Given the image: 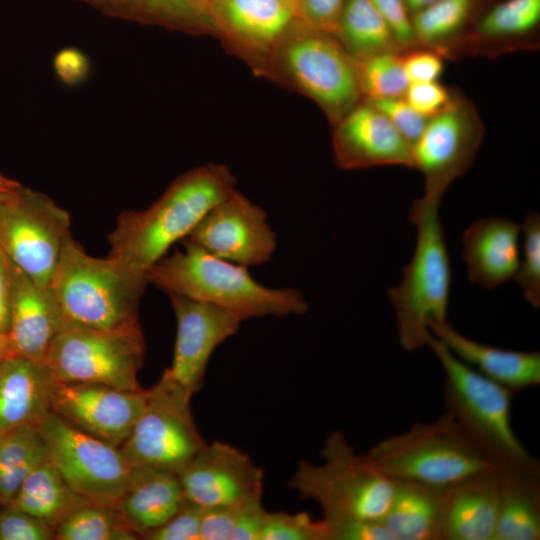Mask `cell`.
Segmentation results:
<instances>
[{
  "instance_id": "cell-49",
  "label": "cell",
  "mask_w": 540,
  "mask_h": 540,
  "mask_svg": "<svg viewBox=\"0 0 540 540\" xmlns=\"http://www.w3.org/2000/svg\"><path fill=\"white\" fill-rule=\"evenodd\" d=\"M10 317V276L8 258L0 247V333L8 334Z\"/></svg>"
},
{
  "instance_id": "cell-13",
  "label": "cell",
  "mask_w": 540,
  "mask_h": 540,
  "mask_svg": "<svg viewBox=\"0 0 540 540\" xmlns=\"http://www.w3.org/2000/svg\"><path fill=\"white\" fill-rule=\"evenodd\" d=\"M483 135L473 103L455 92L448 107L428 119L411 146L413 168L424 177L423 196L441 201L450 184L472 165Z\"/></svg>"
},
{
  "instance_id": "cell-50",
  "label": "cell",
  "mask_w": 540,
  "mask_h": 540,
  "mask_svg": "<svg viewBox=\"0 0 540 540\" xmlns=\"http://www.w3.org/2000/svg\"><path fill=\"white\" fill-rule=\"evenodd\" d=\"M22 185L0 173V203L15 195Z\"/></svg>"
},
{
  "instance_id": "cell-33",
  "label": "cell",
  "mask_w": 540,
  "mask_h": 540,
  "mask_svg": "<svg viewBox=\"0 0 540 540\" xmlns=\"http://www.w3.org/2000/svg\"><path fill=\"white\" fill-rule=\"evenodd\" d=\"M108 14L177 28L209 27L204 9L193 0H81Z\"/></svg>"
},
{
  "instance_id": "cell-40",
  "label": "cell",
  "mask_w": 540,
  "mask_h": 540,
  "mask_svg": "<svg viewBox=\"0 0 540 540\" xmlns=\"http://www.w3.org/2000/svg\"><path fill=\"white\" fill-rule=\"evenodd\" d=\"M376 107L412 146L428 119L414 110L404 97L364 100Z\"/></svg>"
},
{
  "instance_id": "cell-51",
  "label": "cell",
  "mask_w": 540,
  "mask_h": 540,
  "mask_svg": "<svg viewBox=\"0 0 540 540\" xmlns=\"http://www.w3.org/2000/svg\"><path fill=\"white\" fill-rule=\"evenodd\" d=\"M410 15L433 4L437 0H403Z\"/></svg>"
},
{
  "instance_id": "cell-15",
  "label": "cell",
  "mask_w": 540,
  "mask_h": 540,
  "mask_svg": "<svg viewBox=\"0 0 540 540\" xmlns=\"http://www.w3.org/2000/svg\"><path fill=\"white\" fill-rule=\"evenodd\" d=\"M184 240L247 268L268 263L277 248L266 211L237 189L212 207Z\"/></svg>"
},
{
  "instance_id": "cell-23",
  "label": "cell",
  "mask_w": 540,
  "mask_h": 540,
  "mask_svg": "<svg viewBox=\"0 0 540 540\" xmlns=\"http://www.w3.org/2000/svg\"><path fill=\"white\" fill-rule=\"evenodd\" d=\"M451 488L394 480L391 502L380 520L391 540H443Z\"/></svg>"
},
{
  "instance_id": "cell-17",
  "label": "cell",
  "mask_w": 540,
  "mask_h": 540,
  "mask_svg": "<svg viewBox=\"0 0 540 540\" xmlns=\"http://www.w3.org/2000/svg\"><path fill=\"white\" fill-rule=\"evenodd\" d=\"M185 499L202 509L262 500L264 472L242 450L206 443L178 475Z\"/></svg>"
},
{
  "instance_id": "cell-39",
  "label": "cell",
  "mask_w": 540,
  "mask_h": 540,
  "mask_svg": "<svg viewBox=\"0 0 540 540\" xmlns=\"http://www.w3.org/2000/svg\"><path fill=\"white\" fill-rule=\"evenodd\" d=\"M328 540H391L378 520L346 515L323 514Z\"/></svg>"
},
{
  "instance_id": "cell-11",
  "label": "cell",
  "mask_w": 540,
  "mask_h": 540,
  "mask_svg": "<svg viewBox=\"0 0 540 540\" xmlns=\"http://www.w3.org/2000/svg\"><path fill=\"white\" fill-rule=\"evenodd\" d=\"M70 224L51 198L22 186L0 203V247L33 281L49 286Z\"/></svg>"
},
{
  "instance_id": "cell-31",
  "label": "cell",
  "mask_w": 540,
  "mask_h": 540,
  "mask_svg": "<svg viewBox=\"0 0 540 540\" xmlns=\"http://www.w3.org/2000/svg\"><path fill=\"white\" fill-rule=\"evenodd\" d=\"M48 458L37 425H24L0 434V502L9 505L23 481Z\"/></svg>"
},
{
  "instance_id": "cell-19",
  "label": "cell",
  "mask_w": 540,
  "mask_h": 540,
  "mask_svg": "<svg viewBox=\"0 0 540 540\" xmlns=\"http://www.w3.org/2000/svg\"><path fill=\"white\" fill-rule=\"evenodd\" d=\"M332 145L335 162L344 170L386 165L413 168L410 143L364 100L334 125Z\"/></svg>"
},
{
  "instance_id": "cell-45",
  "label": "cell",
  "mask_w": 540,
  "mask_h": 540,
  "mask_svg": "<svg viewBox=\"0 0 540 540\" xmlns=\"http://www.w3.org/2000/svg\"><path fill=\"white\" fill-rule=\"evenodd\" d=\"M346 0H300L302 21L317 30L334 35Z\"/></svg>"
},
{
  "instance_id": "cell-53",
  "label": "cell",
  "mask_w": 540,
  "mask_h": 540,
  "mask_svg": "<svg viewBox=\"0 0 540 540\" xmlns=\"http://www.w3.org/2000/svg\"><path fill=\"white\" fill-rule=\"evenodd\" d=\"M295 11L297 17L302 21L301 18V2L300 0H285ZM303 22V21H302Z\"/></svg>"
},
{
  "instance_id": "cell-27",
  "label": "cell",
  "mask_w": 540,
  "mask_h": 540,
  "mask_svg": "<svg viewBox=\"0 0 540 540\" xmlns=\"http://www.w3.org/2000/svg\"><path fill=\"white\" fill-rule=\"evenodd\" d=\"M501 469L472 475L451 488L443 540H493Z\"/></svg>"
},
{
  "instance_id": "cell-35",
  "label": "cell",
  "mask_w": 540,
  "mask_h": 540,
  "mask_svg": "<svg viewBox=\"0 0 540 540\" xmlns=\"http://www.w3.org/2000/svg\"><path fill=\"white\" fill-rule=\"evenodd\" d=\"M401 53L378 54L356 61L363 100L404 97L410 83Z\"/></svg>"
},
{
  "instance_id": "cell-2",
  "label": "cell",
  "mask_w": 540,
  "mask_h": 540,
  "mask_svg": "<svg viewBox=\"0 0 540 540\" xmlns=\"http://www.w3.org/2000/svg\"><path fill=\"white\" fill-rule=\"evenodd\" d=\"M184 249L167 254L147 271V280L168 295H181L251 318L303 315L308 303L293 287L270 288L257 282L248 268L220 259L182 240Z\"/></svg>"
},
{
  "instance_id": "cell-4",
  "label": "cell",
  "mask_w": 540,
  "mask_h": 540,
  "mask_svg": "<svg viewBox=\"0 0 540 540\" xmlns=\"http://www.w3.org/2000/svg\"><path fill=\"white\" fill-rule=\"evenodd\" d=\"M440 202L422 196L409 208L417 233L415 250L401 283L388 292L399 343L407 351L427 346L430 324L447 322L451 265L438 215Z\"/></svg>"
},
{
  "instance_id": "cell-37",
  "label": "cell",
  "mask_w": 540,
  "mask_h": 540,
  "mask_svg": "<svg viewBox=\"0 0 540 540\" xmlns=\"http://www.w3.org/2000/svg\"><path fill=\"white\" fill-rule=\"evenodd\" d=\"M259 540H328L324 522L307 512H266Z\"/></svg>"
},
{
  "instance_id": "cell-25",
  "label": "cell",
  "mask_w": 540,
  "mask_h": 540,
  "mask_svg": "<svg viewBox=\"0 0 540 540\" xmlns=\"http://www.w3.org/2000/svg\"><path fill=\"white\" fill-rule=\"evenodd\" d=\"M540 23V0H504L493 6L447 52L453 57L464 52L498 54L528 48ZM534 45V44H533Z\"/></svg>"
},
{
  "instance_id": "cell-12",
  "label": "cell",
  "mask_w": 540,
  "mask_h": 540,
  "mask_svg": "<svg viewBox=\"0 0 540 540\" xmlns=\"http://www.w3.org/2000/svg\"><path fill=\"white\" fill-rule=\"evenodd\" d=\"M145 410L120 450L133 467H152L179 475L206 442L190 402L158 382L148 389Z\"/></svg>"
},
{
  "instance_id": "cell-55",
  "label": "cell",
  "mask_w": 540,
  "mask_h": 540,
  "mask_svg": "<svg viewBox=\"0 0 540 540\" xmlns=\"http://www.w3.org/2000/svg\"><path fill=\"white\" fill-rule=\"evenodd\" d=\"M1 506H2V505H1V502H0V508H1Z\"/></svg>"
},
{
  "instance_id": "cell-10",
  "label": "cell",
  "mask_w": 540,
  "mask_h": 540,
  "mask_svg": "<svg viewBox=\"0 0 540 540\" xmlns=\"http://www.w3.org/2000/svg\"><path fill=\"white\" fill-rule=\"evenodd\" d=\"M48 457L66 483L98 503L114 504L126 491L133 466L114 447L49 412L36 424Z\"/></svg>"
},
{
  "instance_id": "cell-24",
  "label": "cell",
  "mask_w": 540,
  "mask_h": 540,
  "mask_svg": "<svg viewBox=\"0 0 540 540\" xmlns=\"http://www.w3.org/2000/svg\"><path fill=\"white\" fill-rule=\"evenodd\" d=\"M54 380L43 361L10 355L0 363V434L36 425L51 411Z\"/></svg>"
},
{
  "instance_id": "cell-18",
  "label": "cell",
  "mask_w": 540,
  "mask_h": 540,
  "mask_svg": "<svg viewBox=\"0 0 540 540\" xmlns=\"http://www.w3.org/2000/svg\"><path fill=\"white\" fill-rule=\"evenodd\" d=\"M206 11L229 47L262 73L294 19L300 20L285 0H208Z\"/></svg>"
},
{
  "instance_id": "cell-29",
  "label": "cell",
  "mask_w": 540,
  "mask_h": 540,
  "mask_svg": "<svg viewBox=\"0 0 540 540\" xmlns=\"http://www.w3.org/2000/svg\"><path fill=\"white\" fill-rule=\"evenodd\" d=\"M94 501L73 490L49 457L38 464L9 505L55 528L73 511Z\"/></svg>"
},
{
  "instance_id": "cell-54",
  "label": "cell",
  "mask_w": 540,
  "mask_h": 540,
  "mask_svg": "<svg viewBox=\"0 0 540 540\" xmlns=\"http://www.w3.org/2000/svg\"><path fill=\"white\" fill-rule=\"evenodd\" d=\"M193 1L196 2L197 4H199L200 6H202L206 10V4H207L208 0H193Z\"/></svg>"
},
{
  "instance_id": "cell-9",
  "label": "cell",
  "mask_w": 540,
  "mask_h": 540,
  "mask_svg": "<svg viewBox=\"0 0 540 540\" xmlns=\"http://www.w3.org/2000/svg\"><path fill=\"white\" fill-rule=\"evenodd\" d=\"M145 340L140 323L110 330L65 328L43 362L56 383H97L140 390Z\"/></svg>"
},
{
  "instance_id": "cell-46",
  "label": "cell",
  "mask_w": 540,
  "mask_h": 540,
  "mask_svg": "<svg viewBox=\"0 0 540 540\" xmlns=\"http://www.w3.org/2000/svg\"><path fill=\"white\" fill-rule=\"evenodd\" d=\"M240 506H217L203 509L200 540H229Z\"/></svg>"
},
{
  "instance_id": "cell-38",
  "label": "cell",
  "mask_w": 540,
  "mask_h": 540,
  "mask_svg": "<svg viewBox=\"0 0 540 540\" xmlns=\"http://www.w3.org/2000/svg\"><path fill=\"white\" fill-rule=\"evenodd\" d=\"M54 529L12 505L0 508V540H54Z\"/></svg>"
},
{
  "instance_id": "cell-22",
  "label": "cell",
  "mask_w": 540,
  "mask_h": 540,
  "mask_svg": "<svg viewBox=\"0 0 540 540\" xmlns=\"http://www.w3.org/2000/svg\"><path fill=\"white\" fill-rule=\"evenodd\" d=\"M429 330L459 360L513 394L540 384V353L489 346L456 331L447 322Z\"/></svg>"
},
{
  "instance_id": "cell-47",
  "label": "cell",
  "mask_w": 540,
  "mask_h": 540,
  "mask_svg": "<svg viewBox=\"0 0 540 540\" xmlns=\"http://www.w3.org/2000/svg\"><path fill=\"white\" fill-rule=\"evenodd\" d=\"M266 512L262 500L241 505L229 540H259Z\"/></svg>"
},
{
  "instance_id": "cell-48",
  "label": "cell",
  "mask_w": 540,
  "mask_h": 540,
  "mask_svg": "<svg viewBox=\"0 0 540 540\" xmlns=\"http://www.w3.org/2000/svg\"><path fill=\"white\" fill-rule=\"evenodd\" d=\"M54 65L57 75L68 85L81 82L88 72L87 59L77 49L69 48L60 51L55 58Z\"/></svg>"
},
{
  "instance_id": "cell-21",
  "label": "cell",
  "mask_w": 540,
  "mask_h": 540,
  "mask_svg": "<svg viewBox=\"0 0 540 540\" xmlns=\"http://www.w3.org/2000/svg\"><path fill=\"white\" fill-rule=\"evenodd\" d=\"M521 225L507 217H486L463 234V259L473 283L490 290L514 277L520 261Z\"/></svg>"
},
{
  "instance_id": "cell-20",
  "label": "cell",
  "mask_w": 540,
  "mask_h": 540,
  "mask_svg": "<svg viewBox=\"0 0 540 540\" xmlns=\"http://www.w3.org/2000/svg\"><path fill=\"white\" fill-rule=\"evenodd\" d=\"M8 263L12 355L43 361L54 338L66 328L62 312L50 285H39L9 258Z\"/></svg>"
},
{
  "instance_id": "cell-43",
  "label": "cell",
  "mask_w": 540,
  "mask_h": 540,
  "mask_svg": "<svg viewBox=\"0 0 540 540\" xmlns=\"http://www.w3.org/2000/svg\"><path fill=\"white\" fill-rule=\"evenodd\" d=\"M401 54L410 84L437 81L444 70L443 57L430 48L417 46Z\"/></svg>"
},
{
  "instance_id": "cell-52",
  "label": "cell",
  "mask_w": 540,
  "mask_h": 540,
  "mask_svg": "<svg viewBox=\"0 0 540 540\" xmlns=\"http://www.w3.org/2000/svg\"><path fill=\"white\" fill-rule=\"evenodd\" d=\"M10 355L12 351L8 334L0 333V363Z\"/></svg>"
},
{
  "instance_id": "cell-6",
  "label": "cell",
  "mask_w": 540,
  "mask_h": 540,
  "mask_svg": "<svg viewBox=\"0 0 540 540\" xmlns=\"http://www.w3.org/2000/svg\"><path fill=\"white\" fill-rule=\"evenodd\" d=\"M367 454L393 480L435 486H453L498 468L447 411L435 421L416 422L407 431L380 440Z\"/></svg>"
},
{
  "instance_id": "cell-42",
  "label": "cell",
  "mask_w": 540,
  "mask_h": 540,
  "mask_svg": "<svg viewBox=\"0 0 540 540\" xmlns=\"http://www.w3.org/2000/svg\"><path fill=\"white\" fill-rule=\"evenodd\" d=\"M455 91L437 81L409 84L404 98L419 114L429 119L445 110Z\"/></svg>"
},
{
  "instance_id": "cell-30",
  "label": "cell",
  "mask_w": 540,
  "mask_h": 540,
  "mask_svg": "<svg viewBox=\"0 0 540 540\" xmlns=\"http://www.w3.org/2000/svg\"><path fill=\"white\" fill-rule=\"evenodd\" d=\"M334 36L356 61L402 52L390 27L369 0L345 1Z\"/></svg>"
},
{
  "instance_id": "cell-44",
  "label": "cell",
  "mask_w": 540,
  "mask_h": 540,
  "mask_svg": "<svg viewBox=\"0 0 540 540\" xmlns=\"http://www.w3.org/2000/svg\"><path fill=\"white\" fill-rule=\"evenodd\" d=\"M390 27L401 51L416 46L411 15L403 0H369Z\"/></svg>"
},
{
  "instance_id": "cell-5",
  "label": "cell",
  "mask_w": 540,
  "mask_h": 540,
  "mask_svg": "<svg viewBox=\"0 0 540 540\" xmlns=\"http://www.w3.org/2000/svg\"><path fill=\"white\" fill-rule=\"evenodd\" d=\"M431 348L445 373V403L465 434L501 470L540 467L512 428L513 393L455 357L430 334Z\"/></svg>"
},
{
  "instance_id": "cell-16",
  "label": "cell",
  "mask_w": 540,
  "mask_h": 540,
  "mask_svg": "<svg viewBox=\"0 0 540 540\" xmlns=\"http://www.w3.org/2000/svg\"><path fill=\"white\" fill-rule=\"evenodd\" d=\"M148 389L122 390L97 383H56L51 412L76 428L120 448L146 408Z\"/></svg>"
},
{
  "instance_id": "cell-14",
  "label": "cell",
  "mask_w": 540,
  "mask_h": 540,
  "mask_svg": "<svg viewBox=\"0 0 540 540\" xmlns=\"http://www.w3.org/2000/svg\"><path fill=\"white\" fill-rule=\"evenodd\" d=\"M177 329L170 367L158 383L191 401L203 386L215 349L233 336L244 319L237 313L205 301L169 295Z\"/></svg>"
},
{
  "instance_id": "cell-1",
  "label": "cell",
  "mask_w": 540,
  "mask_h": 540,
  "mask_svg": "<svg viewBox=\"0 0 540 540\" xmlns=\"http://www.w3.org/2000/svg\"><path fill=\"white\" fill-rule=\"evenodd\" d=\"M235 189L236 178L224 164L208 163L179 175L149 207L118 216L108 235V256L147 274Z\"/></svg>"
},
{
  "instance_id": "cell-26",
  "label": "cell",
  "mask_w": 540,
  "mask_h": 540,
  "mask_svg": "<svg viewBox=\"0 0 540 540\" xmlns=\"http://www.w3.org/2000/svg\"><path fill=\"white\" fill-rule=\"evenodd\" d=\"M185 501L178 475L152 467H133L130 483L114 505L126 524L144 539Z\"/></svg>"
},
{
  "instance_id": "cell-8",
  "label": "cell",
  "mask_w": 540,
  "mask_h": 540,
  "mask_svg": "<svg viewBox=\"0 0 540 540\" xmlns=\"http://www.w3.org/2000/svg\"><path fill=\"white\" fill-rule=\"evenodd\" d=\"M323 463L302 460L288 481L303 499L315 501L323 514L380 521L391 502L394 480L340 431L331 433L320 451Z\"/></svg>"
},
{
  "instance_id": "cell-41",
  "label": "cell",
  "mask_w": 540,
  "mask_h": 540,
  "mask_svg": "<svg viewBox=\"0 0 540 540\" xmlns=\"http://www.w3.org/2000/svg\"><path fill=\"white\" fill-rule=\"evenodd\" d=\"M202 508L185 501L180 509L155 530L148 533V540H200Z\"/></svg>"
},
{
  "instance_id": "cell-36",
  "label": "cell",
  "mask_w": 540,
  "mask_h": 540,
  "mask_svg": "<svg viewBox=\"0 0 540 540\" xmlns=\"http://www.w3.org/2000/svg\"><path fill=\"white\" fill-rule=\"evenodd\" d=\"M522 259L514 278L523 290L524 297L534 307L540 305V216L529 212L522 225Z\"/></svg>"
},
{
  "instance_id": "cell-32",
  "label": "cell",
  "mask_w": 540,
  "mask_h": 540,
  "mask_svg": "<svg viewBox=\"0 0 540 540\" xmlns=\"http://www.w3.org/2000/svg\"><path fill=\"white\" fill-rule=\"evenodd\" d=\"M477 0H437L411 14L416 46L430 48L442 57L464 35Z\"/></svg>"
},
{
  "instance_id": "cell-3",
  "label": "cell",
  "mask_w": 540,
  "mask_h": 540,
  "mask_svg": "<svg viewBox=\"0 0 540 540\" xmlns=\"http://www.w3.org/2000/svg\"><path fill=\"white\" fill-rule=\"evenodd\" d=\"M147 275L112 258L89 255L70 234L50 287L66 328L110 330L138 324Z\"/></svg>"
},
{
  "instance_id": "cell-34",
  "label": "cell",
  "mask_w": 540,
  "mask_h": 540,
  "mask_svg": "<svg viewBox=\"0 0 540 540\" xmlns=\"http://www.w3.org/2000/svg\"><path fill=\"white\" fill-rule=\"evenodd\" d=\"M56 540H135L141 537L114 504L91 502L68 515L56 528Z\"/></svg>"
},
{
  "instance_id": "cell-7",
  "label": "cell",
  "mask_w": 540,
  "mask_h": 540,
  "mask_svg": "<svg viewBox=\"0 0 540 540\" xmlns=\"http://www.w3.org/2000/svg\"><path fill=\"white\" fill-rule=\"evenodd\" d=\"M299 28L275 48L263 74L316 102L335 125L363 100L356 60L334 35L305 23Z\"/></svg>"
},
{
  "instance_id": "cell-28",
  "label": "cell",
  "mask_w": 540,
  "mask_h": 540,
  "mask_svg": "<svg viewBox=\"0 0 540 540\" xmlns=\"http://www.w3.org/2000/svg\"><path fill=\"white\" fill-rule=\"evenodd\" d=\"M540 539V467L501 470L493 540Z\"/></svg>"
}]
</instances>
